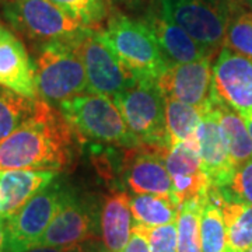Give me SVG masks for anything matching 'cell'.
Returning a JSON list of instances; mask_svg holds the SVG:
<instances>
[{
    "mask_svg": "<svg viewBox=\"0 0 252 252\" xmlns=\"http://www.w3.org/2000/svg\"><path fill=\"white\" fill-rule=\"evenodd\" d=\"M164 114L171 146L195 142L199 122L203 115V107H195L178 99L164 98Z\"/></svg>",
    "mask_w": 252,
    "mask_h": 252,
    "instance_id": "22",
    "label": "cell"
},
{
    "mask_svg": "<svg viewBox=\"0 0 252 252\" xmlns=\"http://www.w3.org/2000/svg\"><path fill=\"white\" fill-rule=\"evenodd\" d=\"M114 102L140 144L162 150L171 147L165 126L164 97L156 81L135 80L114 97Z\"/></svg>",
    "mask_w": 252,
    "mask_h": 252,
    "instance_id": "6",
    "label": "cell"
},
{
    "mask_svg": "<svg viewBox=\"0 0 252 252\" xmlns=\"http://www.w3.org/2000/svg\"><path fill=\"white\" fill-rule=\"evenodd\" d=\"M95 252H108V251H107V250H105V248H104V247L101 245V247H98V248H97V251H95Z\"/></svg>",
    "mask_w": 252,
    "mask_h": 252,
    "instance_id": "37",
    "label": "cell"
},
{
    "mask_svg": "<svg viewBox=\"0 0 252 252\" xmlns=\"http://www.w3.org/2000/svg\"><path fill=\"white\" fill-rule=\"evenodd\" d=\"M104 1H107L109 4H114V6H117V4H124V3H127V1H133V0H104Z\"/></svg>",
    "mask_w": 252,
    "mask_h": 252,
    "instance_id": "34",
    "label": "cell"
},
{
    "mask_svg": "<svg viewBox=\"0 0 252 252\" xmlns=\"http://www.w3.org/2000/svg\"><path fill=\"white\" fill-rule=\"evenodd\" d=\"M63 190L62 182L56 178L6 220L9 252H27L35 247L58 212Z\"/></svg>",
    "mask_w": 252,
    "mask_h": 252,
    "instance_id": "10",
    "label": "cell"
},
{
    "mask_svg": "<svg viewBox=\"0 0 252 252\" xmlns=\"http://www.w3.org/2000/svg\"><path fill=\"white\" fill-rule=\"evenodd\" d=\"M98 245L95 241L73 245V247H46V245H35L30 248L27 252H95Z\"/></svg>",
    "mask_w": 252,
    "mask_h": 252,
    "instance_id": "31",
    "label": "cell"
},
{
    "mask_svg": "<svg viewBox=\"0 0 252 252\" xmlns=\"http://www.w3.org/2000/svg\"><path fill=\"white\" fill-rule=\"evenodd\" d=\"M216 97L203 107V115L199 122L195 140L202 168L209 178L210 187L221 189L231 180L234 167L228 153L224 130L219 119Z\"/></svg>",
    "mask_w": 252,
    "mask_h": 252,
    "instance_id": "14",
    "label": "cell"
},
{
    "mask_svg": "<svg viewBox=\"0 0 252 252\" xmlns=\"http://www.w3.org/2000/svg\"><path fill=\"white\" fill-rule=\"evenodd\" d=\"M164 161L172 181L174 202L178 206L207 198L212 187L202 168L196 140L171 146L164 154Z\"/></svg>",
    "mask_w": 252,
    "mask_h": 252,
    "instance_id": "15",
    "label": "cell"
},
{
    "mask_svg": "<svg viewBox=\"0 0 252 252\" xmlns=\"http://www.w3.org/2000/svg\"><path fill=\"white\" fill-rule=\"evenodd\" d=\"M0 4L10 26L36 46L76 44L90 28L49 0H0Z\"/></svg>",
    "mask_w": 252,
    "mask_h": 252,
    "instance_id": "4",
    "label": "cell"
},
{
    "mask_svg": "<svg viewBox=\"0 0 252 252\" xmlns=\"http://www.w3.org/2000/svg\"><path fill=\"white\" fill-rule=\"evenodd\" d=\"M139 227L147 237L150 252H177V223L158 227Z\"/></svg>",
    "mask_w": 252,
    "mask_h": 252,
    "instance_id": "30",
    "label": "cell"
},
{
    "mask_svg": "<svg viewBox=\"0 0 252 252\" xmlns=\"http://www.w3.org/2000/svg\"><path fill=\"white\" fill-rule=\"evenodd\" d=\"M81 139L111 144L115 147H137V140L114 101L97 93H83L58 105Z\"/></svg>",
    "mask_w": 252,
    "mask_h": 252,
    "instance_id": "3",
    "label": "cell"
},
{
    "mask_svg": "<svg viewBox=\"0 0 252 252\" xmlns=\"http://www.w3.org/2000/svg\"><path fill=\"white\" fill-rule=\"evenodd\" d=\"M203 200H189L181 206L177 220V252H202L199 220Z\"/></svg>",
    "mask_w": 252,
    "mask_h": 252,
    "instance_id": "26",
    "label": "cell"
},
{
    "mask_svg": "<svg viewBox=\"0 0 252 252\" xmlns=\"http://www.w3.org/2000/svg\"><path fill=\"white\" fill-rule=\"evenodd\" d=\"M216 195L227 230L225 252H247L252 247V205Z\"/></svg>",
    "mask_w": 252,
    "mask_h": 252,
    "instance_id": "20",
    "label": "cell"
},
{
    "mask_svg": "<svg viewBox=\"0 0 252 252\" xmlns=\"http://www.w3.org/2000/svg\"><path fill=\"white\" fill-rule=\"evenodd\" d=\"M248 3H250V4H251V7H252V0H248Z\"/></svg>",
    "mask_w": 252,
    "mask_h": 252,
    "instance_id": "38",
    "label": "cell"
},
{
    "mask_svg": "<svg viewBox=\"0 0 252 252\" xmlns=\"http://www.w3.org/2000/svg\"><path fill=\"white\" fill-rule=\"evenodd\" d=\"M0 86L27 98H39L35 63L23 41L9 30L0 41Z\"/></svg>",
    "mask_w": 252,
    "mask_h": 252,
    "instance_id": "16",
    "label": "cell"
},
{
    "mask_svg": "<svg viewBox=\"0 0 252 252\" xmlns=\"http://www.w3.org/2000/svg\"><path fill=\"white\" fill-rule=\"evenodd\" d=\"M86 27L97 28L107 17L104 0H49Z\"/></svg>",
    "mask_w": 252,
    "mask_h": 252,
    "instance_id": "28",
    "label": "cell"
},
{
    "mask_svg": "<svg viewBox=\"0 0 252 252\" xmlns=\"http://www.w3.org/2000/svg\"><path fill=\"white\" fill-rule=\"evenodd\" d=\"M164 98L178 99L195 107H205L216 97L212 58L193 62L171 63L156 80Z\"/></svg>",
    "mask_w": 252,
    "mask_h": 252,
    "instance_id": "12",
    "label": "cell"
},
{
    "mask_svg": "<svg viewBox=\"0 0 252 252\" xmlns=\"http://www.w3.org/2000/svg\"><path fill=\"white\" fill-rule=\"evenodd\" d=\"M199 231L202 252H225L227 230L216 190L213 188H210L207 198L202 203Z\"/></svg>",
    "mask_w": 252,
    "mask_h": 252,
    "instance_id": "24",
    "label": "cell"
},
{
    "mask_svg": "<svg viewBox=\"0 0 252 252\" xmlns=\"http://www.w3.org/2000/svg\"><path fill=\"white\" fill-rule=\"evenodd\" d=\"M74 44L52 42L38 46L35 74L39 98L58 105L89 91L86 69Z\"/></svg>",
    "mask_w": 252,
    "mask_h": 252,
    "instance_id": "5",
    "label": "cell"
},
{
    "mask_svg": "<svg viewBox=\"0 0 252 252\" xmlns=\"http://www.w3.org/2000/svg\"><path fill=\"white\" fill-rule=\"evenodd\" d=\"M247 252H252V247H251V248H250V250H248V251H247Z\"/></svg>",
    "mask_w": 252,
    "mask_h": 252,
    "instance_id": "39",
    "label": "cell"
},
{
    "mask_svg": "<svg viewBox=\"0 0 252 252\" xmlns=\"http://www.w3.org/2000/svg\"><path fill=\"white\" fill-rule=\"evenodd\" d=\"M135 224L158 227L177 223L181 207L171 198L158 195H132L129 199Z\"/></svg>",
    "mask_w": 252,
    "mask_h": 252,
    "instance_id": "23",
    "label": "cell"
},
{
    "mask_svg": "<svg viewBox=\"0 0 252 252\" xmlns=\"http://www.w3.org/2000/svg\"><path fill=\"white\" fill-rule=\"evenodd\" d=\"M98 238V209L89 199L64 187L58 212L36 245L73 247Z\"/></svg>",
    "mask_w": 252,
    "mask_h": 252,
    "instance_id": "9",
    "label": "cell"
},
{
    "mask_svg": "<svg viewBox=\"0 0 252 252\" xmlns=\"http://www.w3.org/2000/svg\"><path fill=\"white\" fill-rule=\"evenodd\" d=\"M245 124H247V127H248V130H250V133H251L252 137V115L251 117L245 118Z\"/></svg>",
    "mask_w": 252,
    "mask_h": 252,
    "instance_id": "35",
    "label": "cell"
},
{
    "mask_svg": "<svg viewBox=\"0 0 252 252\" xmlns=\"http://www.w3.org/2000/svg\"><path fill=\"white\" fill-rule=\"evenodd\" d=\"M36 99L27 98L0 86V140L6 139L32 117Z\"/></svg>",
    "mask_w": 252,
    "mask_h": 252,
    "instance_id": "25",
    "label": "cell"
},
{
    "mask_svg": "<svg viewBox=\"0 0 252 252\" xmlns=\"http://www.w3.org/2000/svg\"><path fill=\"white\" fill-rule=\"evenodd\" d=\"M165 152L144 144L124 150L118 171L133 195H158L174 200L171 177L164 161Z\"/></svg>",
    "mask_w": 252,
    "mask_h": 252,
    "instance_id": "11",
    "label": "cell"
},
{
    "mask_svg": "<svg viewBox=\"0 0 252 252\" xmlns=\"http://www.w3.org/2000/svg\"><path fill=\"white\" fill-rule=\"evenodd\" d=\"M80 139L59 109L38 98L32 117L0 140V171H62L76 160Z\"/></svg>",
    "mask_w": 252,
    "mask_h": 252,
    "instance_id": "1",
    "label": "cell"
},
{
    "mask_svg": "<svg viewBox=\"0 0 252 252\" xmlns=\"http://www.w3.org/2000/svg\"><path fill=\"white\" fill-rule=\"evenodd\" d=\"M0 252H9V233L6 220L0 219Z\"/></svg>",
    "mask_w": 252,
    "mask_h": 252,
    "instance_id": "33",
    "label": "cell"
},
{
    "mask_svg": "<svg viewBox=\"0 0 252 252\" xmlns=\"http://www.w3.org/2000/svg\"><path fill=\"white\" fill-rule=\"evenodd\" d=\"M73 46L84 64L91 93L114 98L135 81L105 42L99 30L89 28Z\"/></svg>",
    "mask_w": 252,
    "mask_h": 252,
    "instance_id": "8",
    "label": "cell"
},
{
    "mask_svg": "<svg viewBox=\"0 0 252 252\" xmlns=\"http://www.w3.org/2000/svg\"><path fill=\"white\" fill-rule=\"evenodd\" d=\"M158 7L212 58L220 52L231 17L230 3L224 0H160Z\"/></svg>",
    "mask_w": 252,
    "mask_h": 252,
    "instance_id": "7",
    "label": "cell"
},
{
    "mask_svg": "<svg viewBox=\"0 0 252 252\" xmlns=\"http://www.w3.org/2000/svg\"><path fill=\"white\" fill-rule=\"evenodd\" d=\"M143 23L154 34L162 54L170 63H187L212 58L192 36L164 14L160 7L156 11L152 10Z\"/></svg>",
    "mask_w": 252,
    "mask_h": 252,
    "instance_id": "19",
    "label": "cell"
},
{
    "mask_svg": "<svg viewBox=\"0 0 252 252\" xmlns=\"http://www.w3.org/2000/svg\"><path fill=\"white\" fill-rule=\"evenodd\" d=\"M122 252H150L147 237H146V234L142 231V228L139 225L135 224L132 235H130L129 241L126 244L125 250Z\"/></svg>",
    "mask_w": 252,
    "mask_h": 252,
    "instance_id": "32",
    "label": "cell"
},
{
    "mask_svg": "<svg viewBox=\"0 0 252 252\" xmlns=\"http://www.w3.org/2000/svg\"><path fill=\"white\" fill-rule=\"evenodd\" d=\"M223 48L252 59V11L231 9Z\"/></svg>",
    "mask_w": 252,
    "mask_h": 252,
    "instance_id": "27",
    "label": "cell"
},
{
    "mask_svg": "<svg viewBox=\"0 0 252 252\" xmlns=\"http://www.w3.org/2000/svg\"><path fill=\"white\" fill-rule=\"evenodd\" d=\"M59 174L54 170L0 171V219L13 216L35 193L59 178Z\"/></svg>",
    "mask_w": 252,
    "mask_h": 252,
    "instance_id": "18",
    "label": "cell"
},
{
    "mask_svg": "<svg viewBox=\"0 0 252 252\" xmlns=\"http://www.w3.org/2000/svg\"><path fill=\"white\" fill-rule=\"evenodd\" d=\"M216 190L223 199L252 205V160L234 168L230 182L224 188Z\"/></svg>",
    "mask_w": 252,
    "mask_h": 252,
    "instance_id": "29",
    "label": "cell"
},
{
    "mask_svg": "<svg viewBox=\"0 0 252 252\" xmlns=\"http://www.w3.org/2000/svg\"><path fill=\"white\" fill-rule=\"evenodd\" d=\"M216 108L227 139L230 158L233 167L237 168L244 162L252 160L251 133L247 127L245 119L221 99H219V97H216Z\"/></svg>",
    "mask_w": 252,
    "mask_h": 252,
    "instance_id": "21",
    "label": "cell"
},
{
    "mask_svg": "<svg viewBox=\"0 0 252 252\" xmlns=\"http://www.w3.org/2000/svg\"><path fill=\"white\" fill-rule=\"evenodd\" d=\"M99 31L135 80L156 81L165 67L171 64L143 21L115 13L109 16L105 30Z\"/></svg>",
    "mask_w": 252,
    "mask_h": 252,
    "instance_id": "2",
    "label": "cell"
},
{
    "mask_svg": "<svg viewBox=\"0 0 252 252\" xmlns=\"http://www.w3.org/2000/svg\"><path fill=\"white\" fill-rule=\"evenodd\" d=\"M6 31H7V30H6V28H4L3 26H1V24H0V41H1L3 35L6 34Z\"/></svg>",
    "mask_w": 252,
    "mask_h": 252,
    "instance_id": "36",
    "label": "cell"
},
{
    "mask_svg": "<svg viewBox=\"0 0 252 252\" xmlns=\"http://www.w3.org/2000/svg\"><path fill=\"white\" fill-rule=\"evenodd\" d=\"M130 195L122 189H112L98 207V235L108 252H122L133 231Z\"/></svg>",
    "mask_w": 252,
    "mask_h": 252,
    "instance_id": "17",
    "label": "cell"
},
{
    "mask_svg": "<svg viewBox=\"0 0 252 252\" xmlns=\"http://www.w3.org/2000/svg\"><path fill=\"white\" fill-rule=\"evenodd\" d=\"M215 93L241 117L252 115V59L221 48L212 64Z\"/></svg>",
    "mask_w": 252,
    "mask_h": 252,
    "instance_id": "13",
    "label": "cell"
}]
</instances>
